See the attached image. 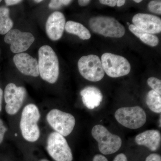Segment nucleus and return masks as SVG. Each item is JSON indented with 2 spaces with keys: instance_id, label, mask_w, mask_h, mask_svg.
Segmentation results:
<instances>
[{
  "instance_id": "nucleus-1",
  "label": "nucleus",
  "mask_w": 161,
  "mask_h": 161,
  "mask_svg": "<svg viewBox=\"0 0 161 161\" xmlns=\"http://www.w3.org/2000/svg\"><path fill=\"white\" fill-rule=\"evenodd\" d=\"M39 75L43 80L55 83L59 75V60L56 53L49 45L40 47L38 51Z\"/></svg>"
},
{
  "instance_id": "nucleus-2",
  "label": "nucleus",
  "mask_w": 161,
  "mask_h": 161,
  "mask_svg": "<svg viewBox=\"0 0 161 161\" xmlns=\"http://www.w3.org/2000/svg\"><path fill=\"white\" fill-rule=\"evenodd\" d=\"M40 118V111L34 104H29L24 107L21 115L20 128L22 136L26 141L34 142L40 138L38 122Z\"/></svg>"
},
{
  "instance_id": "nucleus-3",
  "label": "nucleus",
  "mask_w": 161,
  "mask_h": 161,
  "mask_svg": "<svg viewBox=\"0 0 161 161\" xmlns=\"http://www.w3.org/2000/svg\"><path fill=\"white\" fill-rule=\"evenodd\" d=\"M89 26L92 31L111 38H121L125 33V27L114 18L108 16L92 18Z\"/></svg>"
},
{
  "instance_id": "nucleus-4",
  "label": "nucleus",
  "mask_w": 161,
  "mask_h": 161,
  "mask_svg": "<svg viewBox=\"0 0 161 161\" xmlns=\"http://www.w3.org/2000/svg\"><path fill=\"white\" fill-rule=\"evenodd\" d=\"M92 136L98 143V149L105 155L117 152L122 145V140L118 136L112 134L103 125H97L93 127Z\"/></svg>"
},
{
  "instance_id": "nucleus-5",
  "label": "nucleus",
  "mask_w": 161,
  "mask_h": 161,
  "mask_svg": "<svg viewBox=\"0 0 161 161\" xmlns=\"http://www.w3.org/2000/svg\"><path fill=\"white\" fill-rule=\"evenodd\" d=\"M115 117L122 125L130 129H137L147 121L146 112L139 106L124 107L116 110Z\"/></svg>"
},
{
  "instance_id": "nucleus-6",
  "label": "nucleus",
  "mask_w": 161,
  "mask_h": 161,
  "mask_svg": "<svg viewBox=\"0 0 161 161\" xmlns=\"http://www.w3.org/2000/svg\"><path fill=\"white\" fill-rule=\"evenodd\" d=\"M101 60L105 73L111 78L125 76L131 70L130 62L122 56L106 53L101 56Z\"/></svg>"
},
{
  "instance_id": "nucleus-7",
  "label": "nucleus",
  "mask_w": 161,
  "mask_h": 161,
  "mask_svg": "<svg viewBox=\"0 0 161 161\" xmlns=\"http://www.w3.org/2000/svg\"><path fill=\"white\" fill-rule=\"evenodd\" d=\"M47 150L49 155L56 161L73 160L71 150L66 140L58 132H52L48 136Z\"/></svg>"
},
{
  "instance_id": "nucleus-8",
  "label": "nucleus",
  "mask_w": 161,
  "mask_h": 161,
  "mask_svg": "<svg viewBox=\"0 0 161 161\" xmlns=\"http://www.w3.org/2000/svg\"><path fill=\"white\" fill-rule=\"evenodd\" d=\"M78 65L80 75L89 81H99L104 76L101 60L96 55L83 56L78 60Z\"/></svg>"
},
{
  "instance_id": "nucleus-9",
  "label": "nucleus",
  "mask_w": 161,
  "mask_h": 161,
  "mask_svg": "<svg viewBox=\"0 0 161 161\" xmlns=\"http://www.w3.org/2000/svg\"><path fill=\"white\" fill-rule=\"evenodd\" d=\"M46 119L50 126L63 136L71 133L76 123L73 115L57 109L51 110L47 115Z\"/></svg>"
},
{
  "instance_id": "nucleus-10",
  "label": "nucleus",
  "mask_w": 161,
  "mask_h": 161,
  "mask_svg": "<svg viewBox=\"0 0 161 161\" xmlns=\"http://www.w3.org/2000/svg\"><path fill=\"white\" fill-rule=\"evenodd\" d=\"M26 92L23 86H17L15 84H8L4 92L6 102V111L7 114L14 115L21 108L25 98Z\"/></svg>"
},
{
  "instance_id": "nucleus-11",
  "label": "nucleus",
  "mask_w": 161,
  "mask_h": 161,
  "mask_svg": "<svg viewBox=\"0 0 161 161\" xmlns=\"http://www.w3.org/2000/svg\"><path fill=\"white\" fill-rule=\"evenodd\" d=\"M31 33L22 32L18 29H12L5 36V43L10 44V50L15 54L26 51L35 41Z\"/></svg>"
},
{
  "instance_id": "nucleus-12",
  "label": "nucleus",
  "mask_w": 161,
  "mask_h": 161,
  "mask_svg": "<svg viewBox=\"0 0 161 161\" xmlns=\"http://www.w3.org/2000/svg\"><path fill=\"white\" fill-rule=\"evenodd\" d=\"M133 25L145 33L154 34L161 32L160 18L153 15L138 13L132 18Z\"/></svg>"
},
{
  "instance_id": "nucleus-13",
  "label": "nucleus",
  "mask_w": 161,
  "mask_h": 161,
  "mask_svg": "<svg viewBox=\"0 0 161 161\" xmlns=\"http://www.w3.org/2000/svg\"><path fill=\"white\" fill-rule=\"evenodd\" d=\"M64 15L59 11L53 13L47 18L46 23L47 35L53 41L60 40L65 29Z\"/></svg>"
},
{
  "instance_id": "nucleus-14",
  "label": "nucleus",
  "mask_w": 161,
  "mask_h": 161,
  "mask_svg": "<svg viewBox=\"0 0 161 161\" xmlns=\"http://www.w3.org/2000/svg\"><path fill=\"white\" fill-rule=\"evenodd\" d=\"M13 60L17 68L23 75L34 77L39 76L37 60L27 53L16 54Z\"/></svg>"
},
{
  "instance_id": "nucleus-15",
  "label": "nucleus",
  "mask_w": 161,
  "mask_h": 161,
  "mask_svg": "<svg viewBox=\"0 0 161 161\" xmlns=\"http://www.w3.org/2000/svg\"><path fill=\"white\" fill-rule=\"evenodd\" d=\"M160 132L157 130H149L140 133L136 136L137 145L147 147L151 151H155L160 145Z\"/></svg>"
},
{
  "instance_id": "nucleus-16",
  "label": "nucleus",
  "mask_w": 161,
  "mask_h": 161,
  "mask_svg": "<svg viewBox=\"0 0 161 161\" xmlns=\"http://www.w3.org/2000/svg\"><path fill=\"white\" fill-rule=\"evenodd\" d=\"M83 103L87 108L94 109L100 105L103 96L100 90L94 86H88L80 92Z\"/></svg>"
},
{
  "instance_id": "nucleus-17",
  "label": "nucleus",
  "mask_w": 161,
  "mask_h": 161,
  "mask_svg": "<svg viewBox=\"0 0 161 161\" xmlns=\"http://www.w3.org/2000/svg\"><path fill=\"white\" fill-rule=\"evenodd\" d=\"M66 32L71 34L76 35L82 40H87L91 37V33L85 26L81 23L73 21H69L65 23Z\"/></svg>"
},
{
  "instance_id": "nucleus-18",
  "label": "nucleus",
  "mask_w": 161,
  "mask_h": 161,
  "mask_svg": "<svg viewBox=\"0 0 161 161\" xmlns=\"http://www.w3.org/2000/svg\"><path fill=\"white\" fill-rule=\"evenodd\" d=\"M12 20L9 17V9L6 6H0V34H6L13 26Z\"/></svg>"
},
{
  "instance_id": "nucleus-19",
  "label": "nucleus",
  "mask_w": 161,
  "mask_h": 161,
  "mask_svg": "<svg viewBox=\"0 0 161 161\" xmlns=\"http://www.w3.org/2000/svg\"><path fill=\"white\" fill-rule=\"evenodd\" d=\"M146 103L152 112L157 113H161V96L158 93L153 90L150 91L147 95Z\"/></svg>"
},
{
  "instance_id": "nucleus-20",
  "label": "nucleus",
  "mask_w": 161,
  "mask_h": 161,
  "mask_svg": "<svg viewBox=\"0 0 161 161\" xmlns=\"http://www.w3.org/2000/svg\"><path fill=\"white\" fill-rule=\"evenodd\" d=\"M141 41L147 45L155 47L158 45L159 39L157 36L150 34L144 33L140 38Z\"/></svg>"
},
{
  "instance_id": "nucleus-21",
  "label": "nucleus",
  "mask_w": 161,
  "mask_h": 161,
  "mask_svg": "<svg viewBox=\"0 0 161 161\" xmlns=\"http://www.w3.org/2000/svg\"><path fill=\"white\" fill-rule=\"evenodd\" d=\"M147 83L148 85L152 89V90L161 95V81L160 80L155 77H150L148 78Z\"/></svg>"
},
{
  "instance_id": "nucleus-22",
  "label": "nucleus",
  "mask_w": 161,
  "mask_h": 161,
  "mask_svg": "<svg viewBox=\"0 0 161 161\" xmlns=\"http://www.w3.org/2000/svg\"><path fill=\"white\" fill-rule=\"evenodd\" d=\"M161 1H150L148 4V9L151 12L156 14H161Z\"/></svg>"
},
{
  "instance_id": "nucleus-23",
  "label": "nucleus",
  "mask_w": 161,
  "mask_h": 161,
  "mask_svg": "<svg viewBox=\"0 0 161 161\" xmlns=\"http://www.w3.org/2000/svg\"><path fill=\"white\" fill-rule=\"evenodd\" d=\"M129 28L130 31L139 38H140L142 35L145 33L133 24H130L129 26Z\"/></svg>"
},
{
  "instance_id": "nucleus-24",
  "label": "nucleus",
  "mask_w": 161,
  "mask_h": 161,
  "mask_svg": "<svg viewBox=\"0 0 161 161\" xmlns=\"http://www.w3.org/2000/svg\"><path fill=\"white\" fill-rule=\"evenodd\" d=\"M63 6L62 0H52L48 5L51 9H57L61 8Z\"/></svg>"
},
{
  "instance_id": "nucleus-25",
  "label": "nucleus",
  "mask_w": 161,
  "mask_h": 161,
  "mask_svg": "<svg viewBox=\"0 0 161 161\" xmlns=\"http://www.w3.org/2000/svg\"><path fill=\"white\" fill-rule=\"evenodd\" d=\"M7 130V128L4 125L3 120L0 119V144L3 142L5 133Z\"/></svg>"
},
{
  "instance_id": "nucleus-26",
  "label": "nucleus",
  "mask_w": 161,
  "mask_h": 161,
  "mask_svg": "<svg viewBox=\"0 0 161 161\" xmlns=\"http://www.w3.org/2000/svg\"><path fill=\"white\" fill-rule=\"evenodd\" d=\"M146 161H161V157L158 154L152 153L147 157Z\"/></svg>"
},
{
  "instance_id": "nucleus-27",
  "label": "nucleus",
  "mask_w": 161,
  "mask_h": 161,
  "mask_svg": "<svg viewBox=\"0 0 161 161\" xmlns=\"http://www.w3.org/2000/svg\"><path fill=\"white\" fill-rule=\"evenodd\" d=\"M99 2L101 4L108 5L111 7H115L117 3L116 0H100Z\"/></svg>"
},
{
  "instance_id": "nucleus-28",
  "label": "nucleus",
  "mask_w": 161,
  "mask_h": 161,
  "mask_svg": "<svg viewBox=\"0 0 161 161\" xmlns=\"http://www.w3.org/2000/svg\"><path fill=\"white\" fill-rule=\"evenodd\" d=\"M113 161H128V159L124 153H121L115 157Z\"/></svg>"
},
{
  "instance_id": "nucleus-29",
  "label": "nucleus",
  "mask_w": 161,
  "mask_h": 161,
  "mask_svg": "<svg viewBox=\"0 0 161 161\" xmlns=\"http://www.w3.org/2000/svg\"><path fill=\"white\" fill-rule=\"evenodd\" d=\"M21 0H5V2L7 6H13L22 3Z\"/></svg>"
},
{
  "instance_id": "nucleus-30",
  "label": "nucleus",
  "mask_w": 161,
  "mask_h": 161,
  "mask_svg": "<svg viewBox=\"0 0 161 161\" xmlns=\"http://www.w3.org/2000/svg\"><path fill=\"white\" fill-rule=\"evenodd\" d=\"M93 161H108V159L101 154H97L95 155Z\"/></svg>"
},
{
  "instance_id": "nucleus-31",
  "label": "nucleus",
  "mask_w": 161,
  "mask_h": 161,
  "mask_svg": "<svg viewBox=\"0 0 161 161\" xmlns=\"http://www.w3.org/2000/svg\"><path fill=\"white\" fill-rule=\"evenodd\" d=\"M91 1L89 0H79L78 3L79 5L81 6H86L89 4Z\"/></svg>"
},
{
  "instance_id": "nucleus-32",
  "label": "nucleus",
  "mask_w": 161,
  "mask_h": 161,
  "mask_svg": "<svg viewBox=\"0 0 161 161\" xmlns=\"http://www.w3.org/2000/svg\"><path fill=\"white\" fill-rule=\"evenodd\" d=\"M3 90L0 88V112L2 109V102H3Z\"/></svg>"
},
{
  "instance_id": "nucleus-33",
  "label": "nucleus",
  "mask_w": 161,
  "mask_h": 161,
  "mask_svg": "<svg viewBox=\"0 0 161 161\" xmlns=\"http://www.w3.org/2000/svg\"><path fill=\"white\" fill-rule=\"evenodd\" d=\"M126 1L125 0H118L117 1V3H116V6L118 7H121V6H124L125 3Z\"/></svg>"
},
{
  "instance_id": "nucleus-34",
  "label": "nucleus",
  "mask_w": 161,
  "mask_h": 161,
  "mask_svg": "<svg viewBox=\"0 0 161 161\" xmlns=\"http://www.w3.org/2000/svg\"><path fill=\"white\" fill-rule=\"evenodd\" d=\"M62 3H63V6H67L69 5L72 3V1L70 0H62Z\"/></svg>"
},
{
  "instance_id": "nucleus-35",
  "label": "nucleus",
  "mask_w": 161,
  "mask_h": 161,
  "mask_svg": "<svg viewBox=\"0 0 161 161\" xmlns=\"http://www.w3.org/2000/svg\"><path fill=\"white\" fill-rule=\"evenodd\" d=\"M34 2L36 3H39L43 2V1H42V0H36V1H34Z\"/></svg>"
},
{
  "instance_id": "nucleus-36",
  "label": "nucleus",
  "mask_w": 161,
  "mask_h": 161,
  "mask_svg": "<svg viewBox=\"0 0 161 161\" xmlns=\"http://www.w3.org/2000/svg\"><path fill=\"white\" fill-rule=\"evenodd\" d=\"M134 2H135V3H139L142 2V0H134Z\"/></svg>"
},
{
  "instance_id": "nucleus-37",
  "label": "nucleus",
  "mask_w": 161,
  "mask_h": 161,
  "mask_svg": "<svg viewBox=\"0 0 161 161\" xmlns=\"http://www.w3.org/2000/svg\"><path fill=\"white\" fill-rule=\"evenodd\" d=\"M40 161H49L48 160L46 159H42L40 160Z\"/></svg>"
},
{
  "instance_id": "nucleus-38",
  "label": "nucleus",
  "mask_w": 161,
  "mask_h": 161,
  "mask_svg": "<svg viewBox=\"0 0 161 161\" xmlns=\"http://www.w3.org/2000/svg\"><path fill=\"white\" fill-rule=\"evenodd\" d=\"M127 24H128V25H129V26H130V23H129V22H128V23H127Z\"/></svg>"
},
{
  "instance_id": "nucleus-39",
  "label": "nucleus",
  "mask_w": 161,
  "mask_h": 161,
  "mask_svg": "<svg viewBox=\"0 0 161 161\" xmlns=\"http://www.w3.org/2000/svg\"><path fill=\"white\" fill-rule=\"evenodd\" d=\"M1 2H2V1H1V0H0V3H1Z\"/></svg>"
}]
</instances>
